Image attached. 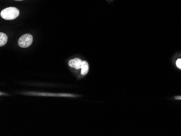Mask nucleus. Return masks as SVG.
Returning <instances> with one entry per match:
<instances>
[{
  "mask_svg": "<svg viewBox=\"0 0 181 136\" xmlns=\"http://www.w3.org/2000/svg\"><path fill=\"white\" fill-rule=\"evenodd\" d=\"M176 65L178 68L181 70V59H179L177 60Z\"/></svg>",
  "mask_w": 181,
  "mask_h": 136,
  "instance_id": "obj_6",
  "label": "nucleus"
},
{
  "mask_svg": "<svg viewBox=\"0 0 181 136\" xmlns=\"http://www.w3.org/2000/svg\"><path fill=\"white\" fill-rule=\"evenodd\" d=\"M15 1H23V0H15Z\"/></svg>",
  "mask_w": 181,
  "mask_h": 136,
  "instance_id": "obj_8",
  "label": "nucleus"
},
{
  "mask_svg": "<svg viewBox=\"0 0 181 136\" xmlns=\"http://www.w3.org/2000/svg\"><path fill=\"white\" fill-rule=\"evenodd\" d=\"M81 74L82 75H85L87 74L89 70V66L87 61H82L81 63Z\"/></svg>",
  "mask_w": 181,
  "mask_h": 136,
  "instance_id": "obj_4",
  "label": "nucleus"
},
{
  "mask_svg": "<svg viewBox=\"0 0 181 136\" xmlns=\"http://www.w3.org/2000/svg\"><path fill=\"white\" fill-rule=\"evenodd\" d=\"M175 99H181V97H175Z\"/></svg>",
  "mask_w": 181,
  "mask_h": 136,
  "instance_id": "obj_7",
  "label": "nucleus"
},
{
  "mask_svg": "<svg viewBox=\"0 0 181 136\" xmlns=\"http://www.w3.org/2000/svg\"><path fill=\"white\" fill-rule=\"evenodd\" d=\"M33 42V37L29 34H24L20 38L18 41L19 46L21 48H27L31 45Z\"/></svg>",
  "mask_w": 181,
  "mask_h": 136,
  "instance_id": "obj_2",
  "label": "nucleus"
},
{
  "mask_svg": "<svg viewBox=\"0 0 181 136\" xmlns=\"http://www.w3.org/2000/svg\"><path fill=\"white\" fill-rule=\"evenodd\" d=\"M8 37L6 34L3 33H0V46H3L7 42Z\"/></svg>",
  "mask_w": 181,
  "mask_h": 136,
  "instance_id": "obj_5",
  "label": "nucleus"
},
{
  "mask_svg": "<svg viewBox=\"0 0 181 136\" xmlns=\"http://www.w3.org/2000/svg\"><path fill=\"white\" fill-rule=\"evenodd\" d=\"M82 61L81 59L79 58L73 59L70 60L68 65L71 67L75 68L76 70H79L81 67Z\"/></svg>",
  "mask_w": 181,
  "mask_h": 136,
  "instance_id": "obj_3",
  "label": "nucleus"
},
{
  "mask_svg": "<svg viewBox=\"0 0 181 136\" xmlns=\"http://www.w3.org/2000/svg\"><path fill=\"white\" fill-rule=\"evenodd\" d=\"M20 14L19 10L13 7L6 8L3 9L1 12V16L3 19L12 20L15 19Z\"/></svg>",
  "mask_w": 181,
  "mask_h": 136,
  "instance_id": "obj_1",
  "label": "nucleus"
}]
</instances>
